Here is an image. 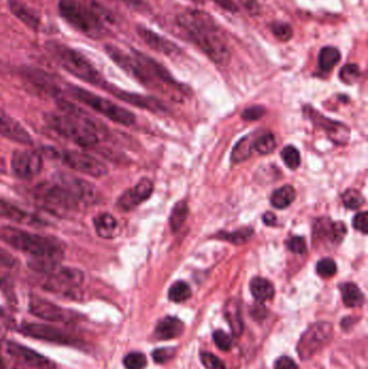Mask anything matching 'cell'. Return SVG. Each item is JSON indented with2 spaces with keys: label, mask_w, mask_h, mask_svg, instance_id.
I'll use <instances>...</instances> for the list:
<instances>
[{
  "label": "cell",
  "mask_w": 368,
  "mask_h": 369,
  "mask_svg": "<svg viewBox=\"0 0 368 369\" xmlns=\"http://www.w3.org/2000/svg\"><path fill=\"white\" fill-rule=\"evenodd\" d=\"M213 1L228 12L236 13L239 10V8L234 0H213Z\"/></svg>",
  "instance_id": "obj_54"
},
{
  "label": "cell",
  "mask_w": 368,
  "mask_h": 369,
  "mask_svg": "<svg viewBox=\"0 0 368 369\" xmlns=\"http://www.w3.org/2000/svg\"><path fill=\"white\" fill-rule=\"evenodd\" d=\"M108 91L112 92L114 96H117L120 100L125 101V102L137 106V107L145 108V109H150L152 110V112H157V110L163 109V105H162L161 103H160L159 101L154 100V98L117 90V89L112 87V85H110V87H108Z\"/></svg>",
  "instance_id": "obj_25"
},
{
  "label": "cell",
  "mask_w": 368,
  "mask_h": 369,
  "mask_svg": "<svg viewBox=\"0 0 368 369\" xmlns=\"http://www.w3.org/2000/svg\"><path fill=\"white\" fill-rule=\"evenodd\" d=\"M333 338V326L329 323L318 322L309 327L298 342L299 357L303 359H311Z\"/></svg>",
  "instance_id": "obj_9"
},
{
  "label": "cell",
  "mask_w": 368,
  "mask_h": 369,
  "mask_svg": "<svg viewBox=\"0 0 368 369\" xmlns=\"http://www.w3.org/2000/svg\"><path fill=\"white\" fill-rule=\"evenodd\" d=\"M341 54L335 47H324L318 53V67L325 73H329L340 61Z\"/></svg>",
  "instance_id": "obj_32"
},
{
  "label": "cell",
  "mask_w": 368,
  "mask_h": 369,
  "mask_svg": "<svg viewBox=\"0 0 368 369\" xmlns=\"http://www.w3.org/2000/svg\"><path fill=\"white\" fill-rule=\"evenodd\" d=\"M28 309L30 315L34 317L50 322H70L75 319V315L70 310L38 296H32L30 298Z\"/></svg>",
  "instance_id": "obj_14"
},
{
  "label": "cell",
  "mask_w": 368,
  "mask_h": 369,
  "mask_svg": "<svg viewBox=\"0 0 368 369\" xmlns=\"http://www.w3.org/2000/svg\"><path fill=\"white\" fill-rule=\"evenodd\" d=\"M19 330L25 336L34 339L43 340V341L52 342V344H62V346H80V340L75 337L61 330L59 327L52 325L40 324V323H23Z\"/></svg>",
  "instance_id": "obj_11"
},
{
  "label": "cell",
  "mask_w": 368,
  "mask_h": 369,
  "mask_svg": "<svg viewBox=\"0 0 368 369\" xmlns=\"http://www.w3.org/2000/svg\"><path fill=\"white\" fill-rule=\"evenodd\" d=\"M10 328V322L8 319L7 315H5V312L0 309V338L7 333V330Z\"/></svg>",
  "instance_id": "obj_56"
},
{
  "label": "cell",
  "mask_w": 368,
  "mask_h": 369,
  "mask_svg": "<svg viewBox=\"0 0 368 369\" xmlns=\"http://www.w3.org/2000/svg\"><path fill=\"white\" fill-rule=\"evenodd\" d=\"M343 202L349 210H358L360 207H363L365 199L358 190L348 189L343 192Z\"/></svg>",
  "instance_id": "obj_37"
},
{
  "label": "cell",
  "mask_w": 368,
  "mask_h": 369,
  "mask_svg": "<svg viewBox=\"0 0 368 369\" xmlns=\"http://www.w3.org/2000/svg\"><path fill=\"white\" fill-rule=\"evenodd\" d=\"M175 349L173 348H160L152 352V359L157 364H165L175 357Z\"/></svg>",
  "instance_id": "obj_47"
},
{
  "label": "cell",
  "mask_w": 368,
  "mask_h": 369,
  "mask_svg": "<svg viewBox=\"0 0 368 369\" xmlns=\"http://www.w3.org/2000/svg\"><path fill=\"white\" fill-rule=\"evenodd\" d=\"M225 317H226L227 322L232 327L234 336H240L243 332V321H242L239 304L234 300H229L225 308Z\"/></svg>",
  "instance_id": "obj_30"
},
{
  "label": "cell",
  "mask_w": 368,
  "mask_h": 369,
  "mask_svg": "<svg viewBox=\"0 0 368 369\" xmlns=\"http://www.w3.org/2000/svg\"><path fill=\"white\" fill-rule=\"evenodd\" d=\"M252 235H253V230L249 228H243L234 232H221L218 238L234 244H243L251 239Z\"/></svg>",
  "instance_id": "obj_35"
},
{
  "label": "cell",
  "mask_w": 368,
  "mask_h": 369,
  "mask_svg": "<svg viewBox=\"0 0 368 369\" xmlns=\"http://www.w3.org/2000/svg\"><path fill=\"white\" fill-rule=\"evenodd\" d=\"M122 3H125L127 7L132 8L137 11H145L148 9L146 3L143 0H119Z\"/></svg>",
  "instance_id": "obj_55"
},
{
  "label": "cell",
  "mask_w": 368,
  "mask_h": 369,
  "mask_svg": "<svg viewBox=\"0 0 368 369\" xmlns=\"http://www.w3.org/2000/svg\"><path fill=\"white\" fill-rule=\"evenodd\" d=\"M287 247L295 254L303 255L307 251L306 241H305L304 238L293 237L289 240Z\"/></svg>",
  "instance_id": "obj_48"
},
{
  "label": "cell",
  "mask_w": 368,
  "mask_h": 369,
  "mask_svg": "<svg viewBox=\"0 0 368 369\" xmlns=\"http://www.w3.org/2000/svg\"><path fill=\"white\" fill-rule=\"evenodd\" d=\"M239 3L252 17H257V15L260 14L261 7L257 0H239Z\"/></svg>",
  "instance_id": "obj_51"
},
{
  "label": "cell",
  "mask_w": 368,
  "mask_h": 369,
  "mask_svg": "<svg viewBox=\"0 0 368 369\" xmlns=\"http://www.w3.org/2000/svg\"><path fill=\"white\" fill-rule=\"evenodd\" d=\"M354 227L358 231L366 235L368 228V213L361 212L356 215L354 220Z\"/></svg>",
  "instance_id": "obj_50"
},
{
  "label": "cell",
  "mask_w": 368,
  "mask_h": 369,
  "mask_svg": "<svg viewBox=\"0 0 368 369\" xmlns=\"http://www.w3.org/2000/svg\"><path fill=\"white\" fill-rule=\"evenodd\" d=\"M270 30L276 39L280 41H289L293 37V28L284 22H274L270 24Z\"/></svg>",
  "instance_id": "obj_42"
},
{
  "label": "cell",
  "mask_w": 368,
  "mask_h": 369,
  "mask_svg": "<svg viewBox=\"0 0 368 369\" xmlns=\"http://www.w3.org/2000/svg\"><path fill=\"white\" fill-rule=\"evenodd\" d=\"M152 191H154V184L152 180L143 178L135 184L134 187L130 188L120 196L117 201V207L123 212L132 211L141 203L146 201L152 196Z\"/></svg>",
  "instance_id": "obj_19"
},
{
  "label": "cell",
  "mask_w": 368,
  "mask_h": 369,
  "mask_svg": "<svg viewBox=\"0 0 368 369\" xmlns=\"http://www.w3.org/2000/svg\"><path fill=\"white\" fill-rule=\"evenodd\" d=\"M6 282V277L3 275V273H1L0 272V286L3 284V283Z\"/></svg>",
  "instance_id": "obj_59"
},
{
  "label": "cell",
  "mask_w": 368,
  "mask_h": 369,
  "mask_svg": "<svg viewBox=\"0 0 368 369\" xmlns=\"http://www.w3.org/2000/svg\"><path fill=\"white\" fill-rule=\"evenodd\" d=\"M0 218H7L18 224H28V226L45 224V220L37 215L22 210L21 207L1 199H0Z\"/></svg>",
  "instance_id": "obj_24"
},
{
  "label": "cell",
  "mask_w": 368,
  "mask_h": 369,
  "mask_svg": "<svg viewBox=\"0 0 368 369\" xmlns=\"http://www.w3.org/2000/svg\"><path fill=\"white\" fill-rule=\"evenodd\" d=\"M32 195L40 204L55 213L70 212L81 207L68 186L55 176L49 182H39Z\"/></svg>",
  "instance_id": "obj_5"
},
{
  "label": "cell",
  "mask_w": 368,
  "mask_h": 369,
  "mask_svg": "<svg viewBox=\"0 0 368 369\" xmlns=\"http://www.w3.org/2000/svg\"><path fill=\"white\" fill-rule=\"evenodd\" d=\"M177 24L185 34L197 32H218V26L209 13L201 10H187L178 15Z\"/></svg>",
  "instance_id": "obj_16"
},
{
  "label": "cell",
  "mask_w": 368,
  "mask_h": 369,
  "mask_svg": "<svg viewBox=\"0 0 368 369\" xmlns=\"http://www.w3.org/2000/svg\"><path fill=\"white\" fill-rule=\"evenodd\" d=\"M3 350L9 357L20 363L23 366L32 369H57V364L52 359L40 355L35 350L25 347L14 341L5 342Z\"/></svg>",
  "instance_id": "obj_12"
},
{
  "label": "cell",
  "mask_w": 368,
  "mask_h": 369,
  "mask_svg": "<svg viewBox=\"0 0 368 369\" xmlns=\"http://www.w3.org/2000/svg\"><path fill=\"white\" fill-rule=\"evenodd\" d=\"M17 264V260L10 253L0 247V268H11Z\"/></svg>",
  "instance_id": "obj_52"
},
{
  "label": "cell",
  "mask_w": 368,
  "mask_h": 369,
  "mask_svg": "<svg viewBox=\"0 0 368 369\" xmlns=\"http://www.w3.org/2000/svg\"><path fill=\"white\" fill-rule=\"evenodd\" d=\"M123 365L127 369H144L147 359L141 352H131L123 359Z\"/></svg>",
  "instance_id": "obj_43"
},
{
  "label": "cell",
  "mask_w": 368,
  "mask_h": 369,
  "mask_svg": "<svg viewBox=\"0 0 368 369\" xmlns=\"http://www.w3.org/2000/svg\"><path fill=\"white\" fill-rule=\"evenodd\" d=\"M55 178H59L61 182H64L68 186V189L75 196L80 205H89L95 203L97 200L96 189L93 187L92 184L76 178L74 175L66 174V173H59L55 175Z\"/></svg>",
  "instance_id": "obj_20"
},
{
  "label": "cell",
  "mask_w": 368,
  "mask_h": 369,
  "mask_svg": "<svg viewBox=\"0 0 368 369\" xmlns=\"http://www.w3.org/2000/svg\"><path fill=\"white\" fill-rule=\"evenodd\" d=\"M343 304L349 308L361 307L364 304V295L354 283H345L340 285Z\"/></svg>",
  "instance_id": "obj_31"
},
{
  "label": "cell",
  "mask_w": 368,
  "mask_h": 369,
  "mask_svg": "<svg viewBox=\"0 0 368 369\" xmlns=\"http://www.w3.org/2000/svg\"><path fill=\"white\" fill-rule=\"evenodd\" d=\"M347 235L346 224L333 222L329 218L316 220L314 228V239L326 245H338Z\"/></svg>",
  "instance_id": "obj_18"
},
{
  "label": "cell",
  "mask_w": 368,
  "mask_h": 369,
  "mask_svg": "<svg viewBox=\"0 0 368 369\" xmlns=\"http://www.w3.org/2000/svg\"><path fill=\"white\" fill-rule=\"evenodd\" d=\"M23 76L28 83L40 92L51 95V96H57L61 94V87L57 85L54 78L43 70L26 67L23 70Z\"/></svg>",
  "instance_id": "obj_23"
},
{
  "label": "cell",
  "mask_w": 368,
  "mask_h": 369,
  "mask_svg": "<svg viewBox=\"0 0 368 369\" xmlns=\"http://www.w3.org/2000/svg\"><path fill=\"white\" fill-rule=\"evenodd\" d=\"M316 272L322 277H331L336 275L337 264L331 258H323L318 262Z\"/></svg>",
  "instance_id": "obj_44"
},
{
  "label": "cell",
  "mask_w": 368,
  "mask_h": 369,
  "mask_svg": "<svg viewBox=\"0 0 368 369\" xmlns=\"http://www.w3.org/2000/svg\"><path fill=\"white\" fill-rule=\"evenodd\" d=\"M0 369H6V364L3 362V357H0Z\"/></svg>",
  "instance_id": "obj_61"
},
{
  "label": "cell",
  "mask_w": 368,
  "mask_h": 369,
  "mask_svg": "<svg viewBox=\"0 0 368 369\" xmlns=\"http://www.w3.org/2000/svg\"><path fill=\"white\" fill-rule=\"evenodd\" d=\"M202 364L207 369H226L224 362L219 359L216 355H211L209 352H203L200 355Z\"/></svg>",
  "instance_id": "obj_46"
},
{
  "label": "cell",
  "mask_w": 368,
  "mask_h": 369,
  "mask_svg": "<svg viewBox=\"0 0 368 369\" xmlns=\"http://www.w3.org/2000/svg\"><path fill=\"white\" fill-rule=\"evenodd\" d=\"M295 198H296V191L294 187L289 184H285L283 187L274 191L270 202H272V207H276L278 210H283L294 202Z\"/></svg>",
  "instance_id": "obj_33"
},
{
  "label": "cell",
  "mask_w": 368,
  "mask_h": 369,
  "mask_svg": "<svg viewBox=\"0 0 368 369\" xmlns=\"http://www.w3.org/2000/svg\"><path fill=\"white\" fill-rule=\"evenodd\" d=\"M43 158L36 150H17L11 159L13 174L21 180H32L43 170Z\"/></svg>",
  "instance_id": "obj_13"
},
{
  "label": "cell",
  "mask_w": 368,
  "mask_h": 369,
  "mask_svg": "<svg viewBox=\"0 0 368 369\" xmlns=\"http://www.w3.org/2000/svg\"><path fill=\"white\" fill-rule=\"evenodd\" d=\"M274 369H298V367L291 357H281L276 359Z\"/></svg>",
  "instance_id": "obj_53"
},
{
  "label": "cell",
  "mask_w": 368,
  "mask_h": 369,
  "mask_svg": "<svg viewBox=\"0 0 368 369\" xmlns=\"http://www.w3.org/2000/svg\"><path fill=\"white\" fill-rule=\"evenodd\" d=\"M281 157L286 167L291 170H296L300 165V154L294 146H287L284 148L281 152Z\"/></svg>",
  "instance_id": "obj_41"
},
{
  "label": "cell",
  "mask_w": 368,
  "mask_h": 369,
  "mask_svg": "<svg viewBox=\"0 0 368 369\" xmlns=\"http://www.w3.org/2000/svg\"><path fill=\"white\" fill-rule=\"evenodd\" d=\"M0 135L7 140L23 145L32 144V136L25 130V127L3 109H0Z\"/></svg>",
  "instance_id": "obj_21"
},
{
  "label": "cell",
  "mask_w": 368,
  "mask_h": 369,
  "mask_svg": "<svg viewBox=\"0 0 368 369\" xmlns=\"http://www.w3.org/2000/svg\"><path fill=\"white\" fill-rule=\"evenodd\" d=\"M105 50L118 66L125 70L130 75L136 78L141 83H145V85H150V83H154L150 74L147 73V70L143 67L142 64L134 56L131 58L114 45H106Z\"/></svg>",
  "instance_id": "obj_17"
},
{
  "label": "cell",
  "mask_w": 368,
  "mask_h": 369,
  "mask_svg": "<svg viewBox=\"0 0 368 369\" xmlns=\"http://www.w3.org/2000/svg\"><path fill=\"white\" fill-rule=\"evenodd\" d=\"M95 231L97 235L103 239H112L114 238V232L117 230V220L108 213L97 215L93 220Z\"/></svg>",
  "instance_id": "obj_28"
},
{
  "label": "cell",
  "mask_w": 368,
  "mask_h": 369,
  "mask_svg": "<svg viewBox=\"0 0 368 369\" xmlns=\"http://www.w3.org/2000/svg\"><path fill=\"white\" fill-rule=\"evenodd\" d=\"M68 91L79 102L83 103L85 105L89 106L114 123L130 127V125H134L136 121L133 112L117 105L112 101L102 98L100 95L94 94V93L85 90L83 87H75V85L68 87Z\"/></svg>",
  "instance_id": "obj_6"
},
{
  "label": "cell",
  "mask_w": 368,
  "mask_h": 369,
  "mask_svg": "<svg viewBox=\"0 0 368 369\" xmlns=\"http://www.w3.org/2000/svg\"><path fill=\"white\" fill-rule=\"evenodd\" d=\"M0 240L14 250L32 256V260H53L61 262L64 245L60 240L37 235L19 228L0 227Z\"/></svg>",
  "instance_id": "obj_2"
},
{
  "label": "cell",
  "mask_w": 368,
  "mask_h": 369,
  "mask_svg": "<svg viewBox=\"0 0 368 369\" xmlns=\"http://www.w3.org/2000/svg\"><path fill=\"white\" fill-rule=\"evenodd\" d=\"M188 215V207L185 202H178L175 205L174 209L172 211L171 216H170V224L172 229L176 231L184 224L185 220Z\"/></svg>",
  "instance_id": "obj_38"
},
{
  "label": "cell",
  "mask_w": 368,
  "mask_h": 369,
  "mask_svg": "<svg viewBox=\"0 0 368 369\" xmlns=\"http://www.w3.org/2000/svg\"><path fill=\"white\" fill-rule=\"evenodd\" d=\"M9 7H10L11 12L22 21L25 25L32 30H37L40 25V19L35 11L30 9L28 6L21 3L19 0H10L9 1Z\"/></svg>",
  "instance_id": "obj_27"
},
{
  "label": "cell",
  "mask_w": 368,
  "mask_h": 369,
  "mask_svg": "<svg viewBox=\"0 0 368 369\" xmlns=\"http://www.w3.org/2000/svg\"><path fill=\"white\" fill-rule=\"evenodd\" d=\"M360 77H361V70L356 64H347L341 68L340 73H339V78L346 85H354L358 83Z\"/></svg>",
  "instance_id": "obj_40"
},
{
  "label": "cell",
  "mask_w": 368,
  "mask_h": 369,
  "mask_svg": "<svg viewBox=\"0 0 368 369\" xmlns=\"http://www.w3.org/2000/svg\"><path fill=\"white\" fill-rule=\"evenodd\" d=\"M137 34L142 38L143 41L146 43L148 47L152 48V50L167 55V56H177L181 54L182 50L176 43H172L171 40L167 38L162 37L154 33L152 30L144 28V26H139L136 28Z\"/></svg>",
  "instance_id": "obj_22"
},
{
  "label": "cell",
  "mask_w": 368,
  "mask_h": 369,
  "mask_svg": "<svg viewBox=\"0 0 368 369\" xmlns=\"http://www.w3.org/2000/svg\"><path fill=\"white\" fill-rule=\"evenodd\" d=\"M192 3H196V5H203L205 0H190Z\"/></svg>",
  "instance_id": "obj_60"
},
{
  "label": "cell",
  "mask_w": 368,
  "mask_h": 369,
  "mask_svg": "<svg viewBox=\"0 0 368 369\" xmlns=\"http://www.w3.org/2000/svg\"><path fill=\"white\" fill-rule=\"evenodd\" d=\"M266 110L261 106H252V107L247 108L242 114L243 119L249 120V121H253V120L259 119L263 117Z\"/></svg>",
  "instance_id": "obj_49"
},
{
  "label": "cell",
  "mask_w": 368,
  "mask_h": 369,
  "mask_svg": "<svg viewBox=\"0 0 368 369\" xmlns=\"http://www.w3.org/2000/svg\"><path fill=\"white\" fill-rule=\"evenodd\" d=\"M254 144H253V147L261 154V155H267V154H270V152L274 151L276 147V138H274V135L270 134V133H267V134L261 135L257 138L256 140H254Z\"/></svg>",
  "instance_id": "obj_39"
},
{
  "label": "cell",
  "mask_w": 368,
  "mask_h": 369,
  "mask_svg": "<svg viewBox=\"0 0 368 369\" xmlns=\"http://www.w3.org/2000/svg\"><path fill=\"white\" fill-rule=\"evenodd\" d=\"M249 290L255 299L261 304L267 300L272 299L274 296V285L264 277H255L252 280Z\"/></svg>",
  "instance_id": "obj_29"
},
{
  "label": "cell",
  "mask_w": 368,
  "mask_h": 369,
  "mask_svg": "<svg viewBox=\"0 0 368 369\" xmlns=\"http://www.w3.org/2000/svg\"><path fill=\"white\" fill-rule=\"evenodd\" d=\"M263 220H264V222L267 226H274L276 222V215H274V213H266V214L263 216Z\"/></svg>",
  "instance_id": "obj_57"
},
{
  "label": "cell",
  "mask_w": 368,
  "mask_h": 369,
  "mask_svg": "<svg viewBox=\"0 0 368 369\" xmlns=\"http://www.w3.org/2000/svg\"><path fill=\"white\" fill-rule=\"evenodd\" d=\"M304 110L307 117L311 120L314 125L323 129L327 136L335 144L345 145L348 143L349 138H350V129L346 125L324 117L318 110H314L311 106H306Z\"/></svg>",
  "instance_id": "obj_15"
},
{
  "label": "cell",
  "mask_w": 368,
  "mask_h": 369,
  "mask_svg": "<svg viewBox=\"0 0 368 369\" xmlns=\"http://www.w3.org/2000/svg\"><path fill=\"white\" fill-rule=\"evenodd\" d=\"M59 11L68 24L91 38H101L106 33L104 23L92 8L76 0H61Z\"/></svg>",
  "instance_id": "obj_4"
},
{
  "label": "cell",
  "mask_w": 368,
  "mask_h": 369,
  "mask_svg": "<svg viewBox=\"0 0 368 369\" xmlns=\"http://www.w3.org/2000/svg\"><path fill=\"white\" fill-rule=\"evenodd\" d=\"M49 154L54 156V158L60 159L65 165H68L72 170L89 175L92 178H102L108 174V169L104 162L96 159L93 156L81 151H57L54 149L49 150Z\"/></svg>",
  "instance_id": "obj_7"
},
{
  "label": "cell",
  "mask_w": 368,
  "mask_h": 369,
  "mask_svg": "<svg viewBox=\"0 0 368 369\" xmlns=\"http://www.w3.org/2000/svg\"><path fill=\"white\" fill-rule=\"evenodd\" d=\"M186 35L216 65H228L232 53L216 32H197Z\"/></svg>",
  "instance_id": "obj_8"
},
{
  "label": "cell",
  "mask_w": 368,
  "mask_h": 369,
  "mask_svg": "<svg viewBox=\"0 0 368 369\" xmlns=\"http://www.w3.org/2000/svg\"><path fill=\"white\" fill-rule=\"evenodd\" d=\"M61 106L62 112L47 115L48 125L55 132L83 147L96 145L102 136L100 125H96L92 118L83 115L78 108L70 105V103L62 101Z\"/></svg>",
  "instance_id": "obj_1"
},
{
  "label": "cell",
  "mask_w": 368,
  "mask_h": 369,
  "mask_svg": "<svg viewBox=\"0 0 368 369\" xmlns=\"http://www.w3.org/2000/svg\"><path fill=\"white\" fill-rule=\"evenodd\" d=\"M48 48L57 62L60 63V65L68 70V73L85 83L103 87L105 90L108 89L110 85L106 83V80L81 53L62 43H50Z\"/></svg>",
  "instance_id": "obj_3"
},
{
  "label": "cell",
  "mask_w": 368,
  "mask_h": 369,
  "mask_svg": "<svg viewBox=\"0 0 368 369\" xmlns=\"http://www.w3.org/2000/svg\"><path fill=\"white\" fill-rule=\"evenodd\" d=\"M213 339L217 348L222 351H229L232 348V338L224 330H215L213 334Z\"/></svg>",
  "instance_id": "obj_45"
},
{
  "label": "cell",
  "mask_w": 368,
  "mask_h": 369,
  "mask_svg": "<svg viewBox=\"0 0 368 369\" xmlns=\"http://www.w3.org/2000/svg\"><path fill=\"white\" fill-rule=\"evenodd\" d=\"M47 275L43 290L54 294H70L85 282V273L77 268L59 266Z\"/></svg>",
  "instance_id": "obj_10"
},
{
  "label": "cell",
  "mask_w": 368,
  "mask_h": 369,
  "mask_svg": "<svg viewBox=\"0 0 368 369\" xmlns=\"http://www.w3.org/2000/svg\"><path fill=\"white\" fill-rule=\"evenodd\" d=\"M253 144L249 142V138H243L236 144L232 150V159L234 162H242L244 160L251 157L253 151Z\"/></svg>",
  "instance_id": "obj_36"
},
{
  "label": "cell",
  "mask_w": 368,
  "mask_h": 369,
  "mask_svg": "<svg viewBox=\"0 0 368 369\" xmlns=\"http://www.w3.org/2000/svg\"><path fill=\"white\" fill-rule=\"evenodd\" d=\"M185 325L181 319L174 317H167L161 319L156 327V337L158 339H174L184 332Z\"/></svg>",
  "instance_id": "obj_26"
},
{
  "label": "cell",
  "mask_w": 368,
  "mask_h": 369,
  "mask_svg": "<svg viewBox=\"0 0 368 369\" xmlns=\"http://www.w3.org/2000/svg\"><path fill=\"white\" fill-rule=\"evenodd\" d=\"M1 172H6V163L5 161H3V158L0 157V173Z\"/></svg>",
  "instance_id": "obj_58"
},
{
  "label": "cell",
  "mask_w": 368,
  "mask_h": 369,
  "mask_svg": "<svg viewBox=\"0 0 368 369\" xmlns=\"http://www.w3.org/2000/svg\"><path fill=\"white\" fill-rule=\"evenodd\" d=\"M192 297V288L183 281L174 283L170 287L169 299L173 302H184Z\"/></svg>",
  "instance_id": "obj_34"
}]
</instances>
